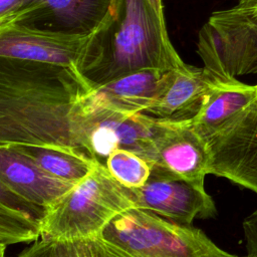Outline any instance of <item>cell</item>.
<instances>
[{
  "instance_id": "obj_10",
  "label": "cell",
  "mask_w": 257,
  "mask_h": 257,
  "mask_svg": "<svg viewBox=\"0 0 257 257\" xmlns=\"http://www.w3.org/2000/svg\"><path fill=\"white\" fill-rule=\"evenodd\" d=\"M88 36L7 23L0 25V57L54 64L74 70Z\"/></svg>"
},
{
  "instance_id": "obj_7",
  "label": "cell",
  "mask_w": 257,
  "mask_h": 257,
  "mask_svg": "<svg viewBox=\"0 0 257 257\" xmlns=\"http://www.w3.org/2000/svg\"><path fill=\"white\" fill-rule=\"evenodd\" d=\"M132 190L136 208L179 224L191 225L196 218L207 219L217 214L215 202L204 184L189 182L157 166H152L144 186Z\"/></svg>"
},
{
  "instance_id": "obj_9",
  "label": "cell",
  "mask_w": 257,
  "mask_h": 257,
  "mask_svg": "<svg viewBox=\"0 0 257 257\" xmlns=\"http://www.w3.org/2000/svg\"><path fill=\"white\" fill-rule=\"evenodd\" d=\"M113 0H25L0 25L21 23L37 29L88 36L106 18Z\"/></svg>"
},
{
  "instance_id": "obj_16",
  "label": "cell",
  "mask_w": 257,
  "mask_h": 257,
  "mask_svg": "<svg viewBox=\"0 0 257 257\" xmlns=\"http://www.w3.org/2000/svg\"><path fill=\"white\" fill-rule=\"evenodd\" d=\"M47 209L11 191L0 183V245L7 247L42 237Z\"/></svg>"
},
{
  "instance_id": "obj_17",
  "label": "cell",
  "mask_w": 257,
  "mask_h": 257,
  "mask_svg": "<svg viewBox=\"0 0 257 257\" xmlns=\"http://www.w3.org/2000/svg\"><path fill=\"white\" fill-rule=\"evenodd\" d=\"M7 146L31 159L51 176L73 184L79 183L99 165L89 155L75 149L29 144Z\"/></svg>"
},
{
  "instance_id": "obj_2",
  "label": "cell",
  "mask_w": 257,
  "mask_h": 257,
  "mask_svg": "<svg viewBox=\"0 0 257 257\" xmlns=\"http://www.w3.org/2000/svg\"><path fill=\"white\" fill-rule=\"evenodd\" d=\"M183 62L165 18L148 0H113L104 21L88 36L74 70L92 89L139 70L171 69Z\"/></svg>"
},
{
  "instance_id": "obj_11",
  "label": "cell",
  "mask_w": 257,
  "mask_h": 257,
  "mask_svg": "<svg viewBox=\"0 0 257 257\" xmlns=\"http://www.w3.org/2000/svg\"><path fill=\"white\" fill-rule=\"evenodd\" d=\"M163 170L196 184L209 174L208 142L189 121L161 120L154 139V162Z\"/></svg>"
},
{
  "instance_id": "obj_8",
  "label": "cell",
  "mask_w": 257,
  "mask_h": 257,
  "mask_svg": "<svg viewBox=\"0 0 257 257\" xmlns=\"http://www.w3.org/2000/svg\"><path fill=\"white\" fill-rule=\"evenodd\" d=\"M209 174L257 194V104L208 140Z\"/></svg>"
},
{
  "instance_id": "obj_12",
  "label": "cell",
  "mask_w": 257,
  "mask_h": 257,
  "mask_svg": "<svg viewBox=\"0 0 257 257\" xmlns=\"http://www.w3.org/2000/svg\"><path fill=\"white\" fill-rule=\"evenodd\" d=\"M218 80L204 67L183 62L168 71L159 95L144 113L166 121L192 120Z\"/></svg>"
},
{
  "instance_id": "obj_14",
  "label": "cell",
  "mask_w": 257,
  "mask_h": 257,
  "mask_svg": "<svg viewBox=\"0 0 257 257\" xmlns=\"http://www.w3.org/2000/svg\"><path fill=\"white\" fill-rule=\"evenodd\" d=\"M256 104L257 85L243 83L237 78L219 79L191 123L195 131L208 142Z\"/></svg>"
},
{
  "instance_id": "obj_24",
  "label": "cell",
  "mask_w": 257,
  "mask_h": 257,
  "mask_svg": "<svg viewBox=\"0 0 257 257\" xmlns=\"http://www.w3.org/2000/svg\"><path fill=\"white\" fill-rule=\"evenodd\" d=\"M246 257H250V256H246Z\"/></svg>"
},
{
  "instance_id": "obj_13",
  "label": "cell",
  "mask_w": 257,
  "mask_h": 257,
  "mask_svg": "<svg viewBox=\"0 0 257 257\" xmlns=\"http://www.w3.org/2000/svg\"><path fill=\"white\" fill-rule=\"evenodd\" d=\"M0 183L47 210L75 185L51 176L7 145H0Z\"/></svg>"
},
{
  "instance_id": "obj_4",
  "label": "cell",
  "mask_w": 257,
  "mask_h": 257,
  "mask_svg": "<svg viewBox=\"0 0 257 257\" xmlns=\"http://www.w3.org/2000/svg\"><path fill=\"white\" fill-rule=\"evenodd\" d=\"M136 208L133 190L99 164L47 210L42 237L59 241L96 239L109 222Z\"/></svg>"
},
{
  "instance_id": "obj_18",
  "label": "cell",
  "mask_w": 257,
  "mask_h": 257,
  "mask_svg": "<svg viewBox=\"0 0 257 257\" xmlns=\"http://www.w3.org/2000/svg\"><path fill=\"white\" fill-rule=\"evenodd\" d=\"M18 257H113L97 239L59 241L41 238Z\"/></svg>"
},
{
  "instance_id": "obj_20",
  "label": "cell",
  "mask_w": 257,
  "mask_h": 257,
  "mask_svg": "<svg viewBox=\"0 0 257 257\" xmlns=\"http://www.w3.org/2000/svg\"><path fill=\"white\" fill-rule=\"evenodd\" d=\"M242 227L248 252L247 256L257 257V207L244 219Z\"/></svg>"
},
{
  "instance_id": "obj_3",
  "label": "cell",
  "mask_w": 257,
  "mask_h": 257,
  "mask_svg": "<svg viewBox=\"0 0 257 257\" xmlns=\"http://www.w3.org/2000/svg\"><path fill=\"white\" fill-rule=\"evenodd\" d=\"M96 239L113 257H239L198 228L139 208L117 215Z\"/></svg>"
},
{
  "instance_id": "obj_6",
  "label": "cell",
  "mask_w": 257,
  "mask_h": 257,
  "mask_svg": "<svg viewBox=\"0 0 257 257\" xmlns=\"http://www.w3.org/2000/svg\"><path fill=\"white\" fill-rule=\"evenodd\" d=\"M80 135L83 149L104 165L115 149H126L154 162V139L161 119L144 112H124L97 101L87 90L81 101Z\"/></svg>"
},
{
  "instance_id": "obj_21",
  "label": "cell",
  "mask_w": 257,
  "mask_h": 257,
  "mask_svg": "<svg viewBox=\"0 0 257 257\" xmlns=\"http://www.w3.org/2000/svg\"><path fill=\"white\" fill-rule=\"evenodd\" d=\"M24 1L25 0H0V21H3L16 11Z\"/></svg>"
},
{
  "instance_id": "obj_5",
  "label": "cell",
  "mask_w": 257,
  "mask_h": 257,
  "mask_svg": "<svg viewBox=\"0 0 257 257\" xmlns=\"http://www.w3.org/2000/svg\"><path fill=\"white\" fill-rule=\"evenodd\" d=\"M197 52L218 79L257 73V15L240 3L213 12L199 31Z\"/></svg>"
},
{
  "instance_id": "obj_15",
  "label": "cell",
  "mask_w": 257,
  "mask_h": 257,
  "mask_svg": "<svg viewBox=\"0 0 257 257\" xmlns=\"http://www.w3.org/2000/svg\"><path fill=\"white\" fill-rule=\"evenodd\" d=\"M169 70L143 69L88 90L106 106L131 113L144 112L159 95Z\"/></svg>"
},
{
  "instance_id": "obj_1",
  "label": "cell",
  "mask_w": 257,
  "mask_h": 257,
  "mask_svg": "<svg viewBox=\"0 0 257 257\" xmlns=\"http://www.w3.org/2000/svg\"><path fill=\"white\" fill-rule=\"evenodd\" d=\"M87 90L71 68L0 57V145L56 146L89 155L80 141Z\"/></svg>"
},
{
  "instance_id": "obj_19",
  "label": "cell",
  "mask_w": 257,
  "mask_h": 257,
  "mask_svg": "<svg viewBox=\"0 0 257 257\" xmlns=\"http://www.w3.org/2000/svg\"><path fill=\"white\" fill-rule=\"evenodd\" d=\"M104 167L122 186L138 189L148 181L152 166L144 158L126 149H115L107 157Z\"/></svg>"
},
{
  "instance_id": "obj_23",
  "label": "cell",
  "mask_w": 257,
  "mask_h": 257,
  "mask_svg": "<svg viewBox=\"0 0 257 257\" xmlns=\"http://www.w3.org/2000/svg\"><path fill=\"white\" fill-rule=\"evenodd\" d=\"M238 3L250 8L257 15V0H239Z\"/></svg>"
},
{
  "instance_id": "obj_22",
  "label": "cell",
  "mask_w": 257,
  "mask_h": 257,
  "mask_svg": "<svg viewBox=\"0 0 257 257\" xmlns=\"http://www.w3.org/2000/svg\"><path fill=\"white\" fill-rule=\"evenodd\" d=\"M150 2V4L153 6V8L155 9V11L157 12V14L162 17H164V5H163V0H148Z\"/></svg>"
}]
</instances>
